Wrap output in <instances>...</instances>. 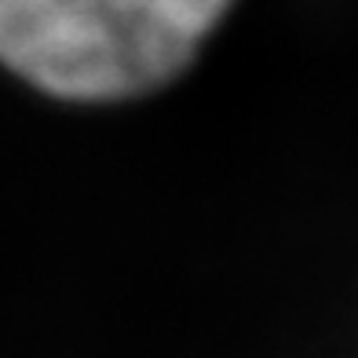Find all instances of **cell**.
I'll list each match as a JSON object with an SVG mask.
<instances>
[{"mask_svg": "<svg viewBox=\"0 0 358 358\" xmlns=\"http://www.w3.org/2000/svg\"><path fill=\"white\" fill-rule=\"evenodd\" d=\"M231 0H0V62L66 99H121L187 66Z\"/></svg>", "mask_w": 358, "mask_h": 358, "instance_id": "obj_1", "label": "cell"}]
</instances>
